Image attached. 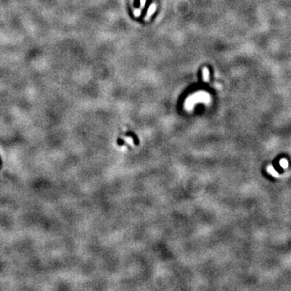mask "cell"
<instances>
[{
	"label": "cell",
	"instance_id": "cell-1",
	"mask_svg": "<svg viewBox=\"0 0 291 291\" xmlns=\"http://www.w3.org/2000/svg\"><path fill=\"white\" fill-rule=\"evenodd\" d=\"M155 9H156V5H155V4H152L151 6L149 8V9H148L147 14H146V16L145 17L146 20H149L150 17H151V16L152 15V14L154 13V12L155 11Z\"/></svg>",
	"mask_w": 291,
	"mask_h": 291
},
{
	"label": "cell",
	"instance_id": "cell-2",
	"mask_svg": "<svg viewBox=\"0 0 291 291\" xmlns=\"http://www.w3.org/2000/svg\"><path fill=\"white\" fill-rule=\"evenodd\" d=\"M202 75H203V80L205 82H208L209 81V70L207 69L206 67H205L202 71Z\"/></svg>",
	"mask_w": 291,
	"mask_h": 291
},
{
	"label": "cell",
	"instance_id": "cell-3",
	"mask_svg": "<svg viewBox=\"0 0 291 291\" xmlns=\"http://www.w3.org/2000/svg\"><path fill=\"white\" fill-rule=\"evenodd\" d=\"M134 15H135V16L138 17V16H139V15H141V10H140V9L135 10V11L134 12Z\"/></svg>",
	"mask_w": 291,
	"mask_h": 291
},
{
	"label": "cell",
	"instance_id": "cell-4",
	"mask_svg": "<svg viewBox=\"0 0 291 291\" xmlns=\"http://www.w3.org/2000/svg\"><path fill=\"white\" fill-rule=\"evenodd\" d=\"M287 164H288V163H287V162H286V160H282V161H281V165H282V166L283 167H285V168L286 167H287Z\"/></svg>",
	"mask_w": 291,
	"mask_h": 291
},
{
	"label": "cell",
	"instance_id": "cell-5",
	"mask_svg": "<svg viewBox=\"0 0 291 291\" xmlns=\"http://www.w3.org/2000/svg\"><path fill=\"white\" fill-rule=\"evenodd\" d=\"M146 3V0H141V6H140V10L142 11V9H143L144 6H145Z\"/></svg>",
	"mask_w": 291,
	"mask_h": 291
},
{
	"label": "cell",
	"instance_id": "cell-6",
	"mask_svg": "<svg viewBox=\"0 0 291 291\" xmlns=\"http://www.w3.org/2000/svg\"><path fill=\"white\" fill-rule=\"evenodd\" d=\"M268 171H269L271 173H273V174H275V175H277V173H276V172H275V170H274L273 168H272V167H268Z\"/></svg>",
	"mask_w": 291,
	"mask_h": 291
}]
</instances>
